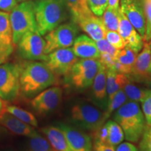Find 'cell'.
<instances>
[{
  "mask_svg": "<svg viewBox=\"0 0 151 151\" xmlns=\"http://www.w3.org/2000/svg\"><path fill=\"white\" fill-rule=\"evenodd\" d=\"M29 1V0H17L18 2H22V1Z\"/></svg>",
  "mask_w": 151,
  "mask_h": 151,
  "instance_id": "obj_45",
  "label": "cell"
},
{
  "mask_svg": "<svg viewBox=\"0 0 151 151\" xmlns=\"http://www.w3.org/2000/svg\"><path fill=\"white\" fill-rule=\"evenodd\" d=\"M12 29L13 43L17 45L20 39L29 32L37 31L33 1L20 2L9 15Z\"/></svg>",
  "mask_w": 151,
  "mask_h": 151,
  "instance_id": "obj_4",
  "label": "cell"
},
{
  "mask_svg": "<svg viewBox=\"0 0 151 151\" xmlns=\"http://www.w3.org/2000/svg\"><path fill=\"white\" fill-rule=\"evenodd\" d=\"M137 55L131 48L127 46L119 50L115 58L116 60L115 70L119 73L129 76Z\"/></svg>",
  "mask_w": 151,
  "mask_h": 151,
  "instance_id": "obj_20",
  "label": "cell"
},
{
  "mask_svg": "<svg viewBox=\"0 0 151 151\" xmlns=\"http://www.w3.org/2000/svg\"><path fill=\"white\" fill-rule=\"evenodd\" d=\"M50 146L56 151H71L67 139L61 129L57 126H47L41 129Z\"/></svg>",
  "mask_w": 151,
  "mask_h": 151,
  "instance_id": "obj_19",
  "label": "cell"
},
{
  "mask_svg": "<svg viewBox=\"0 0 151 151\" xmlns=\"http://www.w3.org/2000/svg\"><path fill=\"white\" fill-rule=\"evenodd\" d=\"M75 23L94 41L104 39L106 29L101 17L90 12L79 18Z\"/></svg>",
  "mask_w": 151,
  "mask_h": 151,
  "instance_id": "obj_15",
  "label": "cell"
},
{
  "mask_svg": "<svg viewBox=\"0 0 151 151\" xmlns=\"http://www.w3.org/2000/svg\"><path fill=\"white\" fill-rule=\"evenodd\" d=\"M127 101H128V99L122 89L118 90L114 94L112 99L109 101L106 108L104 111V117L105 121H106L107 119L111 116V115L114 111H116L117 109L121 107Z\"/></svg>",
  "mask_w": 151,
  "mask_h": 151,
  "instance_id": "obj_28",
  "label": "cell"
},
{
  "mask_svg": "<svg viewBox=\"0 0 151 151\" xmlns=\"http://www.w3.org/2000/svg\"><path fill=\"white\" fill-rule=\"evenodd\" d=\"M63 90L59 86L51 87L43 90L30 101V105L35 112L40 115L52 112L62 102Z\"/></svg>",
  "mask_w": 151,
  "mask_h": 151,
  "instance_id": "obj_11",
  "label": "cell"
},
{
  "mask_svg": "<svg viewBox=\"0 0 151 151\" xmlns=\"http://www.w3.org/2000/svg\"><path fill=\"white\" fill-rule=\"evenodd\" d=\"M145 16H146V32L143 41H151V0H143Z\"/></svg>",
  "mask_w": 151,
  "mask_h": 151,
  "instance_id": "obj_33",
  "label": "cell"
},
{
  "mask_svg": "<svg viewBox=\"0 0 151 151\" xmlns=\"http://www.w3.org/2000/svg\"><path fill=\"white\" fill-rule=\"evenodd\" d=\"M115 151H138V148L132 143L124 142L118 145Z\"/></svg>",
  "mask_w": 151,
  "mask_h": 151,
  "instance_id": "obj_41",
  "label": "cell"
},
{
  "mask_svg": "<svg viewBox=\"0 0 151 151\" xmlns=\"http://www.w3.org/2000/svg\"><path fill=\"white\" fill-rule=\"evenodd\" d=\"M139 143L140 151H151V125L146 124Z\"/></svg>",
  "mask_w": 151,
  "mask_h": 151,
  "instance_id": "obj_35",
  "label": "cell"
},
{
  "mask_svg": "<svg viewBox=\"0 0 151 151\" xmlns=\"http://www.w3.org/2000/svg\"><path fill=\"white\" fill-rule=\"evenodd\" d=\"M0 41L6 48L14 50L12 29L8 12L0 11Z\"/></svg>",
  "mask_w": 151,
  "mask_h": 151,
  "instance_id": "obj_22",
  "label": "cell"
},
{
  "mask_svg": "<svg viewBox=\"0 0 151 151\" xmlns=\"http://www.w3.org/2000/svg\"><path fill=\"white\" fill-rule=\"evenodd\" d=\"M71 121L77 127L94 132L105 123L104 112L91 104L84 101L76 102L70 111Z\"/></svg>",
  "mask_w": 151,
  "mask_h": 151,
  "instance_id": "obj_6",
  "label": "cell"
},
{
  "mask_svg": "<svg viewBox=\"0 0 151 151\" xmlns=\"http://www.w3.org/2000/svg\"><path fill=\"white\" fill-rule=\"evenodd\" d=\"M5 110V106L4 104L2 99H0V113Z\"/></svg>",
  "mask_w": 151,
  "mask_h": 151,
  "instance_id": "obj_44",
  "label": "cell"
},
{
  "mask_svg": "<svg viewBox=\"0 0 151 151\" xmlns=\"http://www.w3.org/2000/svg\"><path fill=\"white\" fill-rule=\"evenodd\" d=\"M56 126L64 133L71 151H92V138L83 131L63 122Z\"/></svg>",
  "mask_w": 151,
  "mask_h": 151,
  "instance_id": "obj_14",
  "label": "cell"
},
{
  "mask_svg": "<svg viewBox=\"0 0 151 151\" xmlns=\"http://www.w3.org/2000/svg\"><path fill=\"white\" fill-rule=\"evenodd\" d=\"M21 65L5 62L0 65V99L13 101L20 94Z\"/></svg>",
  "mask_w": 151,
  "mask_h": 151,
  "instance_id": "obj_7",
  "label": "cell"
},
{
  "mask_svg": "<svg viewBox=\"0 0 151 151\" xmlns=\"http://www.w3.org/2000/svg\"><path fill=\"white\" fill-rule=\"evenodd\" d=\"M53 148L46 138L39 134L36 131L32 135L28 137L24 151H52Z\"/></svg>",
  "mask_w": 151,
  "mask_h": 151,
  "instance_id": "obj_25",
  "label": "cell"
},
{
  "mask_svg": "<svg viewBox=\"0 0 151 151\" xmlns=\"http://www.w3.org/2000/svg\"><path fill=\"white\" fill-rule=\"evenodd\" d=\"M113 119L121 127L126 140L132 143L140 140L146 127V120L139 103L127 101L116 111Z\"/></svg>",
  "mask_w": 151,
  "mask_h": 151,
  "instance_id": "obj_3",
  "label": "cell"
},
{
  "mask_svg": "<svg viewBox=\"0 0 151 151\" xmlns=\"http://www.w3.org/2000/svg\"><path fill=\"white\" fill-rule=\"evenodd\" d=\"M34 4L37 32L41 36L50 32L71 16L62 0H37Z\"/></svg>",
  "mask_w": 151,
  "mask_h": 151,
  "instance_id": "obj_2",
  "label": "cell"
},
{
  "mask_svg": "<svg viewBox=\"0 0 151 151\" xmlns=\"http://www.w3.org/2000/svg\"><path fill=\"white\" fill-rule=\"evenodd\" d=\"M79 27L73 22L60 24L45 36V52L48 54L60 48H70L78 37Z\"/></svg>",
  "mask_w": 151,
  "mask_h": 151,
  "instance_id": "obj_8",
  "label": "cell"
},
{
  "mask_svg": "<svg viewBox=\"0 0 151 151\" xmlns=\"http://www.w3.org/2000/svg\"><path fill=\"white\" fill-rule=\"evenodd\" d=\"M120 9L125 15L138 33L144 39L146 32L143 0H120Z\"/></svg>",
  "mask_w": 151,
  "mask_h": 151,
  "instance_id": "obj_12",
  "label": "cell"
},
{
  "mask_svg": "<svg viewBox=\"0 0 151 151\" xmlns=\"http://www.w3.org/2000/svg\"><path fill=\"white\" fill-rule=\"evenodd\" d=\"M101 63L99 60L80 59L65 76V81L75 90L82 91L92 86Z\"/></svg>",
  "mask_w": 151,
  "mask_h": 151,
  "instance_id": "obj_5",
  "label": "cell"
},
{
  "mask_svg": "<svg viewBox=\"0 0 151 151\" xmlns=\"http://www.w3.org/2000/svg\"><path fill=\"white\" fill-rule=\"evenodd\" d=\"M131 22L128 20L120 9H118V32L121 36L124 42L130 36L137 32Z\"/></svg>",
  "mask_w": 151,
  "mask_h": 151,
  "instance_id": "obj_29",
  "label": "cell"
},
{
  "mask_svg": "<svg viewBox=\"0 0 151 151\" xmlns=\"http://www.w3.org/2000/svg\"><path fill=\"white\" fill-rule=\"evenodd\" d=\"M87 3L94 15L101 17L108 6V0H87Z\"/></svg>",
  "mask_w": 151,
  "mask_h": 151,
  "instance_id": "obj_34",
  "label": "cell"
},
{
  "mask_svg": "<svg viewBox=\"0 0 151 151\" xmlns=\"http://www.w3.org/2000/svg\"><path fill=\"white\" fill-rule=\"evenodd\" d=\"M122 89L125 93L128 99L136 102H141L150 91L149 89L137 86L134 81L132 80L129 77Z\"/></svg>",
  "mask_w": 151,
  "mask_h": 151,
  "instance_id": "obj_23",
  "label": "cell"
},
{
  "mask_svg": "<svg viewBox=\"0 0 151 151\" xmlns=\"http://www.w3.org/2000/svg\"><path fill=\"white\" fill-rule=\"evenodd\" d=\"M2 151H14L12 150H2Z\"/></svg>",
  "mask_w": 151,
  "mask_h": 151,
  "instance_id": "obj_47",
  "label": "cell"
},
{
  "mask_svg": "<svg viewBox=\"0 0 151 151\" xmlns=\"http://www.w3.org/2000/svg\"><path fill=\"white\" fill-rule=\"evenodd\" d=\"M92 151H115V147L109 143H94Z\"/></svg>",
  "mask_w": 151,
  "mask_h": 151,
  "instance_id": "obj_42",
  "label": "cell"
},
{
  "mask_svg": "<svg viewBox=\"0 0 151 151\" xmlns=\"http://www.w3.org/2000/svg\"><path fill=\"white\" fill-rule=\"evenodd\" d=\"M91 87L92 103L100 109L105 110L108 104V97L106 93V68L101 63Z\"/></svg>",
  "mask_w": 151,
  "mask_h": 151,
  "instance_id": "obj_16",
  "label": "cell"
},
{
  "mask_svg": "<svg viewBox=\"0 0 151 151\" xmlns=\"http://www.w3.org/2000/svg\"><path fill=\"white\" fill-rule=\"evenodd\" d=\"M17 0H0V10L6 11H12L16 6Z\"/></svg>",
  "mask_w": 151,
  "mask_h": 151,
  "instance_id": "obj_39",
  "label": "cell"
},
{
  "mask_svg": "<svg viewBox=\"0 0 151 151\" xmlns=\"http://www.w3.org/2000/svg\"><path fill=\"white\" fill-rule=\"evenodd\" d=\"M141 103H142V112L146 120V124L148 125H151V90H150Z\"/></svg>",
  "mask_w": 151,
  "mask_h": 151,
  "instance_id": "obj_38",
  "label": "cell"
},
{
  "mask_svg": "<svg viewBox=\"0 0 151 151\" xmlns=\"http://www.w3.org/2000/svg\"><path fill=\"white\" fill-rule=\"evenodd\" d=\"M129 79V76L113 69H106V93L108 102Z\"/></svg>",
  "mask_w": 151,
  "mask_h": 151,
  "instance_id": "obj_21",
  "label": "cell"
},
{
  "mask_svg": "<svg viewBox=\"0 0 151 151\" xmlns=\"http://www.w3.org/2000/svg\"><path fill=\"white\" fill-rule=\"evenodd\" d=\"M105 39L117 50H121L125 47V43L118 32L106 30Z\"/></svg>",
  "mask_w": 151,
  "mask_h": 151,
  "instance_id": "obj_32",
  "label": "cell"
},
{
  "mask_svg": "<svg viewBox=\"0 0 151 151\" xmlns=\"http://www.w3.org/2000/svg\"><path fill=\"white\" fill-rule=\"evenodd\" d=\"M118 10H115V9L106 7L105 11H104L102 16H101V18L106 30L118 32Z\"/></svg>",
  "mask_w": 151,
  "mask_h": 151,
  "instance_id": "obj_30",
  "label": "cell"
},
{
  "mask_svg": "<svg viewBox=\"0 0 151 151\" xmlns=\"http://www.w3.org/2000/svg\"><path fill=\"white\" fill-rule=\"evenodd\" d=\"M78 60L72 48H60L47 54L44 62L56 76H66Z\"/></svg>",
  "mask_w": 151,
  "mask_h": 151,
  "instance_id": "obj_10",
  "label": "cell"
},
{
  "mask_svg": "<svg viewBox=\"0 0 151 151\" xmlns=\"http://www.w3.org/2000/svg\"><path fill=\"white\" fill-rule=\"evenodd\" d=\"M52 151H56V150H52Z\"/></svg>",
  "mask_w": 151,
  "mask_h": 151,
  "instance_id": "obj_48",
  "label": "cell"
},
{
  "mask_svg": "<svg viewBox=\"0 0 151 151\" xmlns=\"http://www.w3.org/2000/svg\"><path fill=\"white\" fill-rule=\"evenodd\" d=\"M13 51L14 50H10V49L4 46L0 41V65L5 63L9 60Z\"/></svg>",
  "mask_w": 151,
  "mask_h": 151,
  "instance_id": "obj_40",
  "label": "cell"
},
{
  "mask_svg": "<svg viewBox=\"0 0 151 151\" xmlns=\"http://www.w3.org/2000/svg\"><path fill=\"white\" fill-rule=\"evenodd\" d=\"M73 51L81 59L98 60L100 52L95 41L87 35H80L76 37L73 44Z\"/></svg>",
  "mask_w": 151,
  "mask_h": 151,
  "instance_id": "obj_17",
  "label": "cell"
},
{
  "mask_svg": "<svg viewBox=\"0 0 151 151\" xmlns=\"http://www.w3.org/2000/svg\"><path fill=\"white\" fill-rule=\"evenodd\" d=\"M92 137L94 139V143H107L108 129H107L106 124L104 123L98 129L92 132Z\"/></svg>",
  "mask_w": 151,
  "mask_h": 151,
  "instance_id": "obj_37",
  "label": "cell"
},
{
  "mask_svg": "<svg viewBox=\"0 0 151 151\" xmlns=\"http://www.w3.org/2000/svg\"><path fill=\"white\" fill-rule=\"evenodd\" d=\"M20 65V94L24 97L32 98L43 90L56 84V75L44 62L27 60Z\"/></svg>",
  "mask_w": 151,
  "mask_h": 151,
  "instance_id": "obj_1",
  "label": "cell"
},
{
  "mask_svg": "<svg viewBox=\"0 0 151 151\" xmlns=\"http://www.w3.org/2000/svg\"><path fill=\"white\" fill-rule=\"evenodd\" d=\"M124 43H125V46L129 47L133 51L138 54L142 50L144 41H143L142 37L138 33V32H137L130 36Z\"/></svg>",
  "mask_w": 151,
  "mask_h": 151,
  "instance_id": "obj_31",
  "label": "cell"
},
{
  "mask_svg": "<svg viewBox=\"0 0 151 151\" xmlns=\"http://www.w3.org/2000/svg\"><path fill=\"white\" fill-rule=\"evenodd\" d=\"M150 48H151V43H150ZM149 71H150V73H151V62H150V68H149Z\"/></svg>",
  "mask_w": 151,
  "mask_h": 151,
  "instance_id": "obj_46",
  "label": "cell"
},
{
  "mask_svg": "<svg viewBox=\"0 0 151 151\" xmlns=\"http://www.w3.org/2000/svg\"><path fill=\"white\" fill-rule=\"evenodd\" d=\"M106 124L108 129L107 143L113 147L118 146L124 139V132L121 127L114 120H108Z\"/></svg>",
  "mask_w": 151,
  "mask_h": 151,
  "instance_id": "obj_27",
  "label": "cell"
},
{
  "mask_svg": "<svg viewBox=\"0 0 151 151\" xmlns=\"http://www.w3.org/2000/svg\"><path fill=\"white\" fill-rule=\"evenodd\" d=\"M151 41H145L141 52L137 55L129 77L134 82L151 83V73L149 71L151 62Z\"/></svg>",
  "mask_w": 151,
  "mask_h": 151,
  "instance_id": "obj_13",
  "label": "cell"
},
{
  "mask_svg": "<svg viewBox=\"0 0 151 151\" xmlns=\"http://www.w3.org/2000/svg\"><path fill=\"white\" fill-rule=\"evenodd\" d=\"M18 53L22 59L28 61H45L46 41L37 31L29 32L17 43Z\"/></svg>",
  "mask_w": 151,
  "mask_h": 151,
  "instance_id": "obj_9",
  "label": "cell"
},
{
  "mask_svg": "<svg viewBox=\"0 0 151 151\" xmlns=\"http://www.w3.org/2000/svg\"><path fill=\"white\" fill-rule=\"evenodd\" d=\"M0 124L16 135L29 137L36 132L32 126L21 121L5 110L0 113Z\"/></svg>",
  "mask_w": 151,
  "mask_h": 151,
  "instance_id": "obj_18",
  "label": "cell"
},
{
  "mask_svg": "<svg viewBox=\"0 0 151 151\" xmlns=\"http://www.w3.org/2000/svg\"><path fill=\"white\" fill-rule=\"evenodd\" d=\"M5 111L11 113V115L19 119L21 121L25 122L34 127H38V121L36 117L29 111L16 106L9 105L5 106Z\"/></svg>",
  "mask_w": 151,
  "mask_h": 151,
  "instance_id": "obj_26",
  "label": "cell"
},
{
  "mask_svg": "<svg viewBox=\"0 0 151 151\" xmlns=\"http://www.w3.org/2000/svg\"><path fill=\"white\" fill-rule=\"evenodd\" d=\"M95 43L100 52H104V53L109 54L113 58H116L119 50H117L116 48H114L105 38L95 41Z\"/></svg>",
  "mask_w": 151,
  "mask_h": 151,
  "instance_id": "obj_36",
  "label": "cell"
},
{
  "mask_svg": "<svg viewBox=\"0 0 151 151\" xmlns=\"http://www.w3.org/2000/svg\"><path fill=\"white\" fill-rule=\"evenodd\" d=\"M70 13L73 22H76L79 18L84 16L91 10L88 6L87 0H62Z\"/></svg>",
  "mask_w": 151,
  "mask_h": 151,
  "instance_id": "obj_24",
  "label": "cell"
},
{
  "mask_svg": "<svg viewBox=\"0 0 151 151\" xmlns=\"http://www.w3.org/2000/svg\"><path fill=\"white\" fill-rule=\"evenodd\" d=\"M119 4H120V0H108V6L107 7L110 9L118 10L119 9Z\"/></svg>",
  "mask_w": 151,
  "mask_h": 151,
  "instance_id": "obj_43",
  "label": "cell"
}]
</instances>
